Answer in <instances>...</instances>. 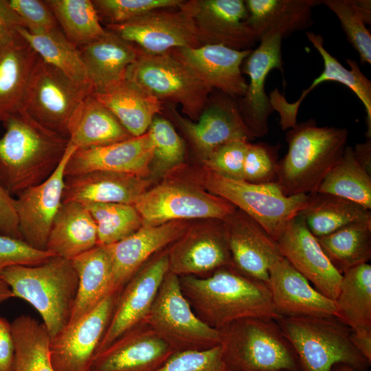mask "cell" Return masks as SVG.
<instances>
[{
    "label": "cell",
    "mask_w": 371,
    "mask_h": 371,
    "mask_svg": "<svg viewBox=\"0 0 371 371\" xmlns=\"http://www.w3.org/2000/svg\"><path fill=\"white\" fill-rule=\"evenodd\" d=\"M181 291L196 315L218 330L246 317L277 319L267 284L245 276L232 267L205 277H179Z\"/></svg>",
    "instance_id": "1"
},
{
    "label": "cell",
    "mask_w": 371,
    "mask_h": 371,
    "mask_svg": "<svg viewBox=\"0 0 371 371\" xmlns=\"http://www.w3.org/2000/svg\"><path fill=\"white\" fill-rule=\"evenodd\" d=\"M3 124L5 131L0 138V183L10 194L17 195L54 172L69 142L23 110Z\"/></svg>",
    "instance_id": "2"
},
{
    "label": "cell",
    "mask_w": 371,
    "mask_h": 371,
    "mask_svg": "<svg viewBox=\"0 0 371 371\" xmlns=\"http://www.w3.org/2000/svg\"><path fill=\"white\" fill-rule=\"evenodd\" d=\"M348 137L345 128L319 126L311 118L287 130L288 150L279 161L276 183L286 196L317 192L344 153Z\"/></svg>",
    "instance_id": "3"
},
{
    "label": "cell",
    "mask_w": 371,
    "mask_h": 371,
    "mask_svg": "<svg viewBox=\"0 0 371 371\" xmlns=\"http://www.w3.org/2000/svg\"><path fill=\"white\" fill-rule=\"evenodd\" d=\"M13 296L30 303L40 314L50 338L69 324L75 305L78 276L71 260L54 256L35 265H14L0 272Z\"/></svg>",
    "instance_id": "4"
},
{
    "label": "cell",
    "mask_w": 371,
    "mask_h": 371,
    "mask_svg": "<svg viewBox=\"0 0 371 371\" xmlns=\"http://www.w3.org/2000/svg\"><path fill=\"white\" fill-rule=\"evenodd\" d=\"M177 179L197 186L232 203L276 241L286 224L299 214L307 194L286 196L276 183H253L223 176L205 166L183 172Z\"/></svg>",
    "instance_id": "5"
},
{
    "label": "cell",
    "mask_w": 371,
    "mask_h": 371,
    "mask_svg": "<svg viewBox=\"0 0 371 371\" xmlns=\"http://www.w3.org/2000/svg\"><path fill=\"white\" fill-rule=\"evenodd\" d=\"M227 371H302L276 319L246 317L220 330Z\"/></svg>",
    "instance_id": "6"
},
{
    "label": "cell",
    "mask_w": 371,
    "mask_h": 371,
    "mask_svg": "<svg viewBox=\"0 0 371 371\" xmlns=\"http://www.w3.org/2000/svg\"><path fill=\"white\" fill-rule=\"evenodd\" d=\"M276 322L302 371H333L338 363L368 370L371 364L353 345L350 329L335 317L280 316Z\"/></svg>",
    "instance_id": "7"
},
{
    "label": "cell",
    "mask_w": 371,
    "mask_h": 371,
    "mask_svg": "<svg viewBox=\"0 0 371 371\" xmlns=\"http://www.w3.org/2000/svg\"><path fill=\"white\" fill-rule=\"evenodd\" d=\"M126 78L162 103L179 104L192 121L198 120L213 91L171 51L151 55L139 50Z\"/></svg>",
    "instance_id": "8"
},
{
    "label": "cell",
    "mask_w": 371,
    "mask_h": 371,
    "mask_svg": "<svg viewBox=\"0 0 371 371\" xmlns=\"http://www.w3.org/2000/svg\"><path fill=\"white\" fill-rule=\"evenodd\" d=\"M144 322L175 352L202 350L221 343L220 330L196 315L181 291L179 277L170 271Z\"/></svg>",
    "instance_id": "9"
},
{
    "label": "cell",
    "mask_w": 371,
    "mask_h": 371,
    "mask_svg": "<svg viewBox=\"0 0 371 371\" xmlns=\"http://www.w3.org/2000/svg\"><path fill=\"white\" fill-rule=\"evenodd\" d=\"M93 91L91 84L76 81L38 58L28 84L23 111L46 128L68 138L71 116Z\"/></svg>",
    "instance_id": "10"
},
{
    "label": "cell",
    "mask_w": 371,
    "mask_h": 371,
    "mask_svg": "<svg viewBox=\"0 0 371 371\" xmlns=\"http://www.w3.org/2000/svg\"><path fill=\"white\" fill-rule=\"evenodd\" d=\"M143 225L188 219L224 220L236 207L224 199L179 179L148 188L133 205Z\"/></svg>",
    "instance_id": "11"
},
{
    "label": "cell",
    "mask_w": 371,
    "mask_h": 371,
    "mask_svg": "<svg viewBox=\"0 0 371 371\" xmlns=\"http://www.w3.org/2000/svg\"><path fill=\"white\" fill-rule=\"evenodd\" d=\"M196 0L176 8L149 12L129 22L106 25L109 30L141 52L157 55L177 48L201 46L194 20Z\"/></svg>",
    "instance_id": "12"
},
{
    "label": "cell",
    "mask_w": 371,
    "mask_h": 371,
    "mask_svg": "<svg viewBox=\"0 0 371 371\" xmlns=\"http://www.w3.org/2000/svg\"><path fill=\"white\" fill-rule=\"evenodd\" d=\"M120 291L109 295L89 313L51 339L50 359L55 371H89Z\"/></svg>",
    "instance_id": "13"
},
{
    "label": "cell",
    "mask_w": 371,
    "mask_h": 371,
    "mask_svg": "<svg viewBox=\"0 0 371 371\" xmlns=\"http://www.w3.org/2000/svg\"><path fill=\"white\" fill-rule=\"evenodd\" d=\"M168 271L178 277L207 276L232 267L224 220L190 225L167 250Z\"/></svg>",
    "instance_id": "14"
},
{
    "label": "cell",
    "mask_w": 371,
    "mask_h": 371,
    "mask_svg": "<svg viewBox=\"0 0 371 371\" xmlns=\"http://www.w3.org/2000/svg\"><path fill=\"white\" fill-rule=\"evenodd\" d=\"M76 149L69 142L54 172L41 183L23 190L15 197L22 239L35 249L46 250L52 223L63 203L65 166Z\"/></svg>",
    "instance_id": "15"
},
{
    "label": "cell",
    "mask_w": 371,
    "mask_h": 371,
    "mask_svg": "<svg viewBox=\"0 0 371 371\" xmlns=\"http://www.w3.org/2000/svg\"><path fill=\"white\" fill-rule=\"evenodd\" d=\"M306 35L320 54L324 63V69L293 102H289L278 89L271 91L269 97L273 111H277L279 115V124L282 130L287 131L297 124L300 106L311 91L323 82L334 81L348 87L363 104L366 112V139H371V81L362 73L355 60L346 58V61L350 67L347 69L332 56L324 47V39L320 34L306 32Z\"/></svg>",
    "instance_id": "16"
},
{
    "label": "cell",
    "mask_w": 371,
    "mask_h": 371,
    "mask_svg": "<svg viewBox=\"0 0 371 371\" xmlns=\"http://www.w3.org/2000/svg\"><path fill=\"white\" fill-rule=\"evenodd\" d=\"M280 34L261 39L242 65L243 74L249 77L245 95L239 98L238 109L242 120L253 138L265 136L269 131L268 120L273 111L265 91V81L273 69L282 71V40Z\"/></svg>",
    "instance_id": "17"
},
{
    "label": "cell",
    "mask_w": 371,
    "mask_h": 371,
    "mask_svg": "<svg viewBox=\"0 0 371 371\" xmlns=\"http://www.w3.org/2000/svg\"><path fill=\"white\" fill-rule=\"evenodd\" d=\"M168 271L166 250L146 263L125 284L97 353L144 322Z\"/></svg>",
    "instance_id": "18"
},
{
    "label": "cell",
    "mask_w": 371,
    "mask_h": 371,
    "mask_svg": "<svg viewBox=\"0 0 371 371\" xmlns=\"http://www.w3.org/2000/svg\"><path fill=\"white\" fill-rule=\"evenodd\" d=\"M276 243L282 256L318 291L336 300L342 274L333 265L300 215L286 224Z\"/></svg>",
    "instance_id": "19"
},
{
    "label": "cell",
    "mask_w": 371,
    "mask_h": 371,
    "mask_svg": "<svg viewBox=\"0 0 371 371\" xmlns=\"http://www.w3.org/2000/svg\"><path fill=\"white\" fill-rule=\"evenodd\" d=\"M224 221L232 267L245 276L267 284L271 267L283 257L276 241L238 209Z\"/></svg>",
    "instance_id": "20"
},
{
    "label": "cell",
    "mask_w": 371,
    "mask_h": 371,
    "mask_svg": "<svg viewBox=\"0 0 371 371\" xmlns=\"http://www.w3.org/2000/svg\"><path fill=\"white\" fill-rule=\"evenodd\" d=\"M236 100L222 92L210 98L196 121L179 115L173 109L170 111L203 159L227 142L254 139L242 120Z\"/></svg>",
    "instance_id": "21"
},
{
    "label": "cell",
    "mask_w": 371,
    "mask_h": 371,
    "mask_svg": "<svg viewBox=\"0 0 371 371\" xmlns=\"http://www.w3.org/2000/svg\"><path fill=\"white\" fill-rule=\"evenodd\" d=\"M175 352L143 322L97 353L89 371H155Z\"/></svg>",
    "instance_id": "22"
},
{
    "label": "cell",
    "mask_w": 371,
    "mask_h": 371,
    "mask_svg": "<svg viewBox=\"0 0 371 371\" xmlns=\"http://www.w3.org/2000/svg\"><path fill=\"white\" fill-rule=\"evenodd\" d=\"M194 20L201 45L253 49L258 42L243 0H196Z\"/></svg>",
    "instance_id": "23"
},
{
    "label": "cell",
    "mask_w": 371,
    "mask_h": 371,
    "mask_svg": "<svg viewBox=\"0 0 371 371\" xmlns=\"http://www.w3.org/2000/svg\"><path fill=\"white\" fill-rule=\"evenodd\" d=\"M251 50H237L223 45H203L170 51L211 89L239 99L245 95L247 88L242 65Z\"/></svg>",
    "instance_id": "24"
},
{
    "label": "cell",
    "mask_w": 371,
    "mask_h": 371,
    "mask_svg": "<svg viewBox=\"0 0 371 371\" xmlns=\"http://www.w3.org/2000/svg\"><path fill=\"white\" fill-rule=\"evenodd\" d=\"M153 155V145L146 132L106 146L77 148L66 164L65 175L103 170L147 177Z\"/></svg>",
    "instance_id": "25"
},
{
    "label": "cell",
    "mask_w": 371,
    "mask_h": 371,
    "mask_svg": "<svg viewBox=\"0 0 371 371\" xmlns=\"http://www.w3.org/2000/svg\"><path fill=\"white\" fill-rule=\"evenodd\" d=\"M267 284L280 316L337 317L335 300L318 291L284 257L271 267Z\"/></svg>",
    "instance_id": "26"
},
{
    "label": "cell",
    "mask_w": 371,
    "mask_h": 371,
    "mask_svg": "<svg viewBox=\"0 0 371 371\" xmlns=\"http://www.w3.org/2000/svg\"><path fill=\"white\" fill-rule=\"evenodd\" d=\"M190 225L187 221L143 225L133 234L110 245L115 290L120 291L151 256L176 241Z\"/></svg>",
    "instance_id": "27"
},
{
    "label": "cell",
    "mask_w": 371,
    "mask_h": 371,
    "mask_svg": "<svg viewBox=\"0 0 371 371\" xmlns=\"http://www.w3.org/2000/svg\"><path fill=\"white\" fill-rule=\"evenodd\" d=\"M151 183L147 177L103 170L66 176L63 202L133 205Z\"/></svg>",
    "instance_id": "28"
},
{
    "label": "cell",
    "mask_w": 371,
    "mask_h": 371,
    "mask_svg": "<svg viewBox=\"0 0 371 371\" xmlns=\"http://www.w3.org/2000/svg\"><path fill=\"white\" fill-rule=\"evenodd\" d=\"M38 58L19 33L12 41L0 45V122L23 110Z\"/></svg>",
    "instance_id": "29"
},
{
    "label": "cell",
    "mask_w": 371,
    "mask_h": 371,
    "mask_svg": "<svg viewBox=\"0 0 371 371\" xmlns=\"http://www.w3.org/2000/svg\"><path fill=\"white\" fill-rule=\"evenodd\" d=\"M91 94L133 137L145 134L164 109L161 102L127 78Z\"/></svg>",
    "instance_id": "30"
},
{
    "label": "cell",
    "mask_w": 371,
    "mask_h": 371,
    "mask_svg": "<svg viewBox=\"0 0 371 371\" xmlns=\"http://www.w3.org/2000/svg\"><path fill=\"white\" fill-rule=\"evenodd\" d=\"M248 23L257 41L280 34L283 38L313 24L312 10L319 0H246Z\"/></svg>",
    "instance_id": "31"
},
{
    "label": "cell",
    "mask_w": 371,
    "mask_h": 371,
    "mask_svg": "<svg viewBox=\"0 0 371 371\" xmlns=\"http://www.w3.org/2000/svg\"><path fill=\"white\" fill-rule=\"evenodd\" d=\"M71 260L78 273V289L69 324L87 314L109 295L117 291L114 285L109 245H97Z\"/></svg>",
    "instance_id": "32"
},
{
    "label": "cell",
    "mask_w": 371,
    "mask_h": 371,
    "mask_svg": "<svg viewBox=\"0 0 371 371\" xmlns=\"http://www.w3.org/2000/svg\"><path fill=\"white\" fill-rule=\"evenodd\" d=\"M78 49L93 91L126 78L128 68L139 54L134 45L107 30L104 36Z\"/></svg>",
    "instance_id": "33"
},
{
    "label": "cell",
    "mask_w": 371,
    "mask_h": 371,
    "mask_svg": "<svg viewBox=\"0 0 371 371\" xmlns=\"http://www.w3.org/2000/svg\"><path fill=\"white\" fill-rule=\"evenodd\" d=\"M97 245L96 225L87 207L63 202L52 223L46 250L71 260Z\"/></svg>",
    "instance_id": "34"
},
{
    "label": "cell",
    "mask_w": 371,
    "mask_h": 371,
    "mask_svg": "<svg viewBox=\"0 0 371 371\" xmlns=\"http://www.w3.org/2000/svg\"><path fill=\"white\" fill-rule=\"evenodd\" d=\"M69 144L77 148L100 147L133 136L92 94L77 108L67 126Z\"/></svg>",
    "instance_id": "35"
},
{
    "label": "cell",
    "mask_w": 371,
    "mask_h": 371,
    "mask_svg": "<svg viewBox=\"0 0 371 371\" xmlns=\"http://www.w3.org/2000/svg\"><path fill=\"white\" fill-rule=\"evenodd\" d=\"M307 195V203L298 215L317 238L352 223L371 221L370 210L352 201L318 192Z\"/></svg>",
    "instance_id": "36"
},
{
    "label": "cell",
    "mask_w": 371,
    "mask_h": 371,
    "mask_svg": "<svg viewBox=\"0 0 371 371\" xmlns=\"http://www.w3.org/2000/svg\"><path fill=\"white\" fill-rule=\"evenodd\" d=\"M336 318L351 330H371V265L363 263L342 274L335 300Z\"/></svg>",
    "instance_id": "37"
},
{
    "label": "cell",
    "mask_w": 371,
    "mask_h": 371,
    "mask_svg": "<svg viewBox=\"0 0 371 371\" xmlns=\"http://www.w3.org/2000/svg\"><path fill=\"white\" fill-rule=\"evenodd\" d=\"M14 342L12 371H55L50 359V336L43 324L22 315L11 323Z\"/></svg>",
    "instance_id": "38"
},
{
    "label": "cell",
    "mask_w": 371,
    "mask_h": 371,
    "mask_svg": "<svg viewBox=\"0 0 371 371\" xmlns=\"http://www.w3.org/2000/svg\"><path fill=\"white\" fill-rule=\"evenodd\" d=\"M317 238L341 274L371 258V221L352 223Z\"/></svg>",
    "instance_id": "39"
},
{
    "label": "cell",
    "mask_w": 371,
    "mask_h": 371,
    "mask_svg": "<svg viewBox=\"0 0 371 371\" xmlns=\"http://www.w3.org/2000/svg\"><path fill=\"white\" fill-rule=\"evenodd\" d=\"M18 32L43 61L76 81L91 84L78 47L66 38L60 28L33 34L20 27Z\"/></svg>",
    "instance_id": "40"
},
{
    "label": "cell",
    "mask_w": 371,
    "mask_h": 371,
    "mask_svg": "<svg viewBox=\"0 0 371 371\" xmlns=\"http://www.w3.org/2000/svg\"><path fill=\"white\" fill-rule=\"evenodd\" d=\"M317 192L347 199L370 210L371 174L357 162L352 146H346Z\"/></svg>",
    "instance_id": "41"
},
{
    "label": "cell",
    "mask_w": 371,
    "mask_h": 371,
    "mask_svg": "<svg viewBox=\"0 0 371 371\" xmlns=\"http://www.w3.org/2000/svg\"><path fill=\"white\" fill-rule=\"evenodd\" d=\"M66 38L80 47L102 38V26L96 9L90 0H45Z\"/></svg>",
    "instance_id": "42"
},
{
    "label": "cell",
    "mask_w": 371,
    "mask_h": 371,
    "mask_svg": "<svg viewBox=\"0 0 371 371\" xmlns=\"http://www.w3.org/2000/svg\"><path fill=\"white\" fill-rule=\"evenodd\" d=\"M96 225L98 245L114 244L138 230L142 219L133 205L123 203L85 204Z\"/></svg>",
    "instance_id": "43"
},
{
    "label": "cell",
    "mask_w": 371,
    "mask_h": 371,
    "mask_svg": "<svg viewBox=\"0 0 371 371\" xmlns=\"http://www.w3.org/2000/svg\"><path fill=\"white\" fill-rule=\"evenodd\" d=\"M147 133L153 145V160L158 172L176 168L183 161L185 145L172 124L166 118L156 115Z\"/></svg>",
    "instance_id": "44"
},
{
    "label": "cell",
    "mask_w": 371,
    "mask_h": 371,
    "mask_svg": "<svg viewBox=\"0 0 371 371\" xmlns=\"http://www.w3.org/2000/svg\"><path fill=\"white\" fill-rule=\"evenodd\" d=\"M322 3L338 18L348 42L357 52L362 64H371V34L369 24L354 0H324Z\"/></svg>",
    "instance_id": "45"
},
{
    "label": "cell",
    "mask_w": 371,
    "mask_h": 371,
    "mask_svg": "<svg viewBox=\"0 0 371 371\" xmlns=\"http://www.w3.org/2000/svg\"><path fill=\"white\" fill-rule=\"evenodd\" d=\"M182 0H93L100 19L106 25L122 24L133 21L149 12L176 8Z\"/></svg>",
    "instance_id": "46"
},
{
    "label": "cell",
    "mask_w": 371,
    "mask_h": 371,
    "mask_svg": "<svg viewBox=\"0 0 371 371\" xmlns=\"http://www.w3.org/2000/svg\"><path fill=\"white\" fill-rule=\"evenodd\" d=\"M280 145L249 142L243 165V180L253 183H276Z\"/></svg>",
    "instance_id": "47"
},
{
    "label": "cell",
    "mask_w": 371,
    "mask_h": 371,
    "mask_svg": "<svg viewBox=\"0 0 371 371\" xmlns=\"http://www.w3.org/2000/svg\"><path fill=\"white\" fill-rule=\"evenodd\" d=\"M155 371H227L221 346L202 350L175 352Z\"/></svg>",
    "instance_id": "48"
},
{
    "label": "cell",
    "mask_w": 371,
    "mask_h": 371,
    "mask_svg": "<svg viewBox=\"0 0 371 371\" xmlns=\"http://www.w3.org/2000/svg\"><path fill=\"white\" fill-rule=\"evenodd\" d=\"M249 141L227 142L203 159V166L228 178L243 180V165Z\"/></svg>",
    "instance_id": "49"
},
{
    "label": "cell",
    "mask_w": 371,
    "mask_h": 371,
    "mask_svg": "<svg viewBox=\"0 0 371 371\" xmlns=\"http://www.w3.org/2000/svg\"><path fill=\"white\" fill-rule=\"evenodd\" d=\"M55 256L34 248L22 239L0 234V272L11 266L41 265Z\"/></svg>",
    "instance_id": "50"
},
{
    "label": "cell",
    "mask_w": 371,
    "mask_h": 371,
    "mask_svg": "<svg viewBox=\"0 0 371 371\" xmlns=\"http://www.w3.org/2000/svg\"><path fill=\"white\" fill-rule=\"evenodd\" d=\"M9 3L30 32L41 34L60 28L45 1L9 0Z\"/></svg>",
    "instance_id": "51"
},
{
    "label": "cell",
    "mask_w": 371,
    "mask_h": 371,
    "mask_svg": "<svg viewBox=\"0 0 371 371\" xmlns=\"http://www.w3.org/2000/svg\"><path fill=\"white\" fill-rule=\"evenodd\" d=\"M0 234L22 239L19 227L15 198L1 183Z\"/></svg>",
    "instance_id": "52"
},
{
    "label": "cell",
    "mask_w": 371,
    "mask_h": 371,
    "mask_svg": "<svg viewBox=\"0 0 371 371\" xmlns=\"http://www.w3.org/2000/svg\"><path fill=\"white\" fill-rule=\"evenodd\" d=\"M20 27H24V25L9 1L0 0V45L15 38Z\"/></svg>",
    "instance_id": "53"
},
{
    "label": "cell",
    "mask_w": 371,
    "mask_h": 371,
    "mask_svg": "<svg viewBox=\"0 0 371 371\" xmlns=\"http://www.w3.org/2000/svg\"><path fill=\"white\" fill-rule=\"evenodd\" d=\"M14 342L11 324L0 316V371H12Z\"/></svg>",
    "instance_id": "54"
},
{
    "label": "cell",
    "mask_w": 371,
    "mask_h": 371,
    "mask_svg": "<svg viewBox=\"0 0 371 371\" xmlns=\"http://www.w3.org/2000/svg\"><path fill=\"white\" fill-rule=\"evenodd\" d=\"M350 337L357 350L371 363V330H351Z\"/></svg>",
    "instance_id": "55"
},
{
    "label": "cell",
    "mask_w": 371,
    "mask_h": 371,
    "mask_svg": "<svg viewBox=\"0 0 371 371\" xmlns=\"http://www.w3.org/2000/svg\"><path fill=\"white\" fill-rule=\"evenodd\" d=\"M355 157L360 166L371 174V139H366L353 148Z\"/></svg>",
    "instance_id": "56"
},
{
    "label": "cell",
    "mask_w": 371,
    "mask_h": 371,
    "mask_svg": "<svg viewBox=\"0 0 371 371\" xmlns=\"http://www.w3.org/2000/svg\"><path fill=\"white\" fill-rule=\"evenodd\" d=\"M13 297L10 288L0 277V302H3Z\"/></svg>",
    "instance_id": "57"
},
{
    "label": "cell",
    "mask_w": 371,
    "mask_h": 371,
    "mask_svg": "<svg viewBox=\"0 0 371 371\" xmlns=\"http://www.w3.org/2000/svg\"><path fill=\"white\" fill-rule=\"evenodd\" d=\"M333 371H370L368 370H359L350 366L338 363L334 366Z\"/></svg>",
    "instance_id": "58"
}]
</instances>
